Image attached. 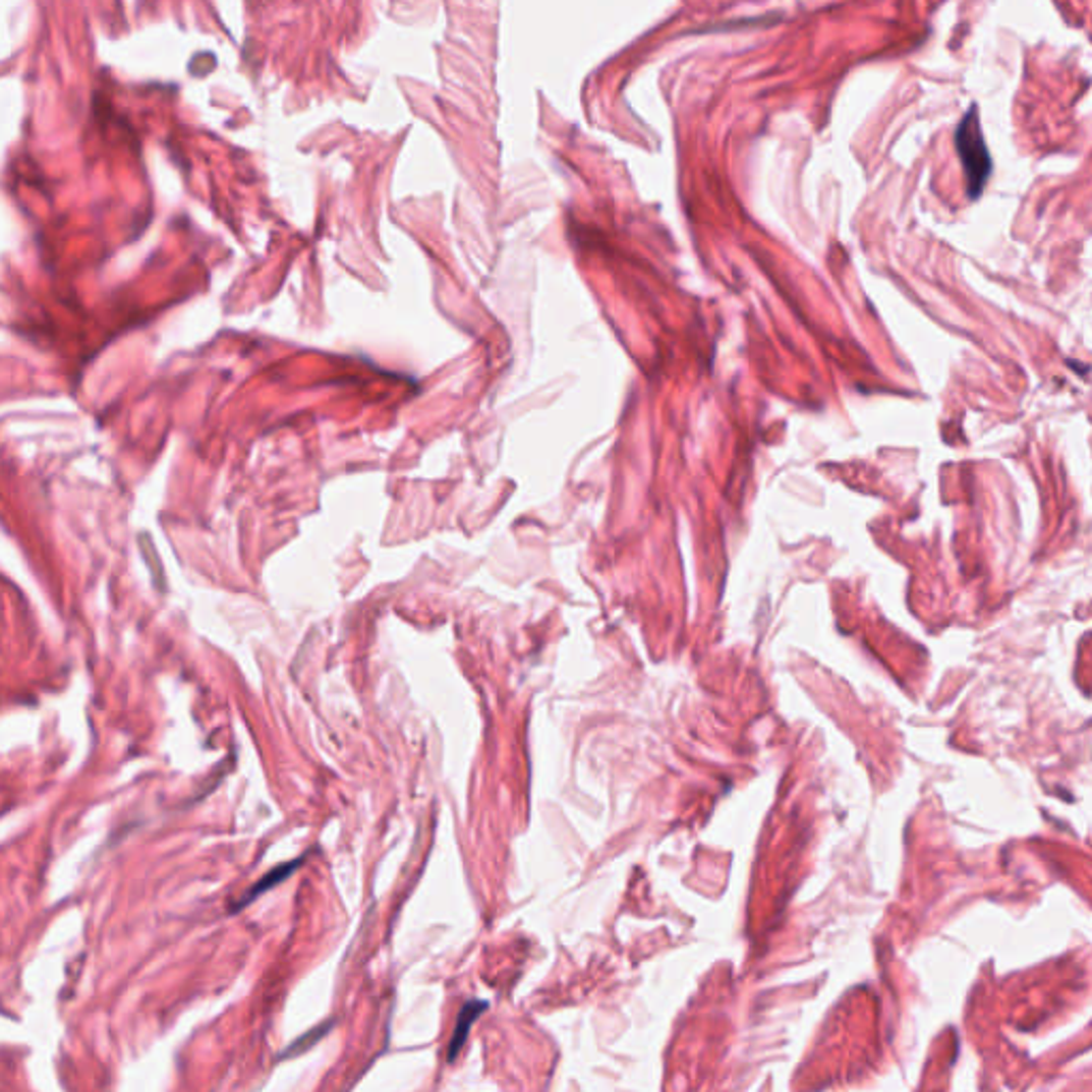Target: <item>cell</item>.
<instances>
[{"label":"cell","instance_id":"cell-1","mask_svg":"<svg viewBox=\"0 0 1092 1092\" xmlns=\"http://www.w3.org/2000/svg\"><path fill=\"white\" fill-rule=\"evenodd\" d=\"M954 143L958 150V159L963 163L967 194L969 198H979L990 180L992 156L984 139L982 124H979L977 105H971L961 124H958L954 132Z\"/></svg>","mask_w":1092,"mask_h":1092},{"label":"cell","instance_id":"cell-2","mask_svg":"<svg viewBox=\"0 0 1092 1092\" xmlns=\"http://www.w3.org/2000/svg\"><path fill=\"white\" fill-rule=\"evenodd\" d=\"M488 1010V1000H482V998H472L467 1000L465 1005L461 1008L459 1016H457V1024H455V1031H453V1037H451V1043H449V1054H447V1060L449 1062H455L459 1052L463 1050V1045L467 1041V1035H470L472 1031V1024Z\"/></svg>","mask_w":1092,"mask_h":1092},{"label":"cell","instance_id":"cell-3","mask_svg":"<svg viewBox=\"0 0 1092 1092\" xmlns=\"http://www.w3.org/2000/svg\"><path fill=\"white\" fill-rule=\"evenodd\" d=\"M307 856H309V854H303L301 858H295V860H291V862H284V864L276 866V868H274V871H270V873H267L265 877H261V879H258V881H256V883H254V885H252V887L248 889V893H246V895H243V897H241V899H239V901L235 903L233 911H239V909H243V907H248V905H250L252 901H256V899H258V897H263L265 893H270V889H272V887H276L278 883L286 881L288 877H291V875H293V873L297 871V868H301V866H303V862L307 860Z\"/></svg>","mask_w":1092,"mask_h":1092},{"label":"cell","instance_id":"cell-4","mask_svg":"<svg viewBox=\"0 0 1092 1092\" xmlns=\"http://www.w3.org/2000/svg\"><path fill=\"white\" fill-rule=\"evenodd\" d=\"M331 1027H333V1022H325V1024H323V1027H319V1029H314V1031H309L307 1035H303L301 1039H297V1041H295V1043H293L291 1047H288V1050H286V1052H284V1054H282L280 1058H288V1056H293V1054H297V1052H303V1050H307V1047H309V1045H314V1043H317V1041H311V1039H321V1037H323V1035H325V1033H327V1031H329Z\"/></svg>","mask_w":1092,"mask_h":1092}]
</instances>
